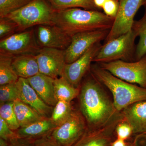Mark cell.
Returning a JSON list of instances; mask_svg holds the SVG:
<instances>
[{
    "instance_id": "2e32d148",
    "label": "cell",
    "mask_w": 146,
    "mask_h": 146,
    "mask_svg": "<svg viewBox=\"0 0 146 146\" xmlns=\"http://www.w3.org/2000/svg\"><path fill=\"white\" fill-rule=\"evenodd\" d=\"M123 120L132 127L133 134H146V100L131 105L122 112Z\"/></svg>"
},
{
    "instance_id": "1f68e13d",
    "label": "cell",
    "mask_w": 146,
    "mask_h": 146,
    "mask_svg": "<svg viewBox=\"0 0 146 146\" xmlns=\"http://www.w3.org/2000/svg\"><path fill=\"white\" fill-rule=\"evenodd\" d=\"M18 137L15 131L11 130L5 121L0 118V138L9 141Z\"/></svg>"
},
{
    "instance_id": "52a82bcc",
    "label": "cell",
    "mask_w": 146,
    "mask_h": 146,
    "mask_svg": "<svg viewBox=\"0 0 146 146\" xmlns=\"http://www.w3.org/2000/svg\"><path fill=\"white\" fill-rule=\"evenodd\" d=\"M99 64L116 77L146 88V55L135 62L118 60Z\"/></svg>"
},
{
    "instance_id": "83f0119b",
    "label": "cell",
    "mask_w": 146,
    "mask_h": 146,
    "mask_svg": "<svg viewBox=\"0 0 146 146\" xmlns=\"http://www.w3.org/2000/svg\"><path fill=\"white\" fill-rule=\"evenodd\" d=\"M18 99L16 82L0 85V104Z\"/></svg>"
},
{
    "instance_id": "3957f363",
    "label": "cell",
    "mask_w": 146,
    "mask_h": 146,
    "mask_svg": "<svg viewBox=\"0 0 146 146\" xmlns=\"http://www.w3.org/2000/svg\"><path fill=\"white\" fill-rule=\"evenodd\" d=\"M90 70L95 78L111 92L113 104L118 112L131 105L146 100V88L122 80L99 65H91Z\"/></svg>"
},
{
    "instance_id": "5bb4252c",
    "label": "cell",
    "mask_w": 146,
    "mask_h": 146,
    "mask_svg": "<svg viewBox=\"0 0 146 146\" xmlns=\"http://www.w3.org/2000/svg\"><path fill=\"white\" fill-rule=\"evenodd\" d=\"M122 119V115L119 114L104 126L95 129L87 127L85 133L72 146H110L114 131Z\"/></svg>"
},
{
    "instance_id": "44dd1931",
    "label": "cell",
    "mask_w": 146,
    "mask_h": 146,
    "mask_svg": "<svg viewBox=\"0 0 146 146\" xmlns=\"http://www.w3.org/2000/svg\"><path fill=\"white\" fill-rule=\"evenodd\" d=\"M54 90L55 97L57 101H65L72 102L78 96L80 89L76 88L63 76L54 79Z\"/></svg>"
},
{
    "instance_id": "5b68a950",
    "label": "cell",
    "mask_w": 146,
    "mask_h": 146,
    "mask_svg": "<svg viewBox=\"0 0 146 146\" xmlns=\"http://www.w3.org/2000/svg\"><path fill=\"white\" fill-rule=\"evenodd\" d=\"M137 36L136 31L132 29L125 34L105 43L93 62L101 63L118 60L128 61L134 56L135 58V42Z\"/></svg>"
},
{
    "instance_id": "9c48e42d",
    "label": "cell",
    "mask_w": 146,
    "mask_h": 146,
    "mask_svg": "<svg viewBox=\"0 0 146 146\" xmlns=\"http://www.w3.org/2000/svg\"><path fill=\"white\" fill-rule=\"evenodd\" d=\"M143 0H119V7L114 24L105 39V43L130 31L138 11L143 6Z\"/></svg>"
},
{
    "instance_id": "484cf974",
    "label": "cell",
    "mask_w": 146,
    "mask_h": 146,
    "mask_svg": "<svg viewBox=\"0 0 146 146\" xmlns=\"http://www.w3.org/2000/svg\"><path fill=\"white\" fill-rule=\"evenodd\" d=\"M0 118L11 130L15 131L21 127L14 111L13 102L0 104Z\"/></svg>"
},
{
    "instance_id": "74e56055",
    "label": "cell",
    "mask_w": 146,
    "mask_h": 146,
    "mask_svg": "<svg viewBox=\"0 0 146 146\" xmlns=\"http://www.w3.org/2000/svg\"><path fill=\"white\" fill-rule=\"evenodd\" d=\"M143 138V144L142 146H146V134L145 135H142L140 136Z\"/></svg>"
},
{
    "instance_id": "7c38bea8",
    "label": "cell",
    "mask_w": 146,
    "mask_h": 146,
    "mask_svg": "<svg viewBox=\"0 0 146 146\" xmlns=\"http://www.w3.org/2000/svg\"><path fill=\"white\" fill-rule=\"evenodd\" d=\"M102 46L100 43L96 44L75 61L66 63L61 76L74 87L79 88L82 79L90 70L94 57Z\"/></svg>"
},
{
    "instance_id": "4fadbf2b",
    "label": "cell",
    "mask_w": 146,
    "mask_h": 146,
    "mask_svg": "<svg viewBox=\"0 0 146 146\" xmlns=\"http://www.w3.org/2000/svg\"><path fill=\"white\" fill-rule=\"evenodd\" d=\"M39 46L65 50L70 44L72 37L54 25H40L35 31Z\"/></svg>"
},
{
    "instance_id": "4316f807",
    "label": "cell",
    "mask_w": 146,
    "mask_h": 146,
    "mask_svg": "<svg viewBox=\"0 0 146 146\" xmlns=\"http://www.w3.org/2000/svg\"><path fill=\"white\" fill-rule=\"evenodd\" d=\"M32 0H0V18L20 9Z\"/></svg>"
},
{
    "instance_id": "f546056e",
    "label": "cell",
    "mask_w": 146,
    "mask_h": 146,
    "mask_svg": "<svg viewBox=\"0 0 146 146\" xmlns=\"http://www.w3.org/2000/svg\"><path fill=\"white\" fill-rule=\"evenodd\" d=\"M117 138L125 140L133 134V129L131 126L123 119L117 125L115 128Z\"/></svg>"
},
{
    "instance_id": "f1b7e54d",
    "label": "cell",
    "mask_w": 146,
    "mask_h": 146,
    "mask_svg": "<svg viewBox=\"0 0 146 146\" xmlns=\"http://www.w3.org/2000/svg\"><path fill=\"white\" fill-rule=\"evenodd\" d=\"M18 31L17 24L6 17L0 18V38L1 39L10 36Z\"/></svg>"
},
{
    "instance_id": "7a4b0ae2",
    "label": "cell",
    "mask_w": 146,
    "mask_h": 146,
    "mask_svg": "<svg viewBox=\"0 0 146 146\" xmlns=\"http://www.w3.org/2000/svg\"><path fill=\"white\" fill-rule=\"evenodd\" d=\"M115 20L100 11L73 8L55 11L53 23L72 37L85 32L110 30Z\"/></svg>"
},
{
    "instance_id": "8d00e7d4",
    "label": "cell",
    "mask_w": 146,
    "mask_h": 146,
    "mask_svg": "<svg viewBox=\"0 0 146 146\" xmlns=\"http://www.w3.org/2000/svg\"><path fill=\"white\" fill-rule=\"evenodd\" d=\"M8 141L0 138V146H8Z\"/></svg>"
},
{
    "instance_id": "ac0fdd59",
    "label": "cell",
    "mask_w": 146,
    "mask_h": 146,
    "mask_svg": "<svg viewBox=\"0 0 146 146\" xmlns=\"http://www.w3.org/2000/svg\"><path fill=\"white\" fill-rule=\"evenodd\" d=\"M13 70L19 78H29L39 73L36 55L26 54L16 56L12 62Z\"/></svg>"
},
{
    "instance_id": "ffe728a7",
    "label": "cell",
    "mask_w": 146,
    "mask_h": 146,
    "mask_svg": "<svg viewBox=\"0 0 146 146\" xmlns=\"http://www.w3.org/2000/svg\"><path fill=\"white\" fill-rule=\"evenodd\" d=\"M13 108L21 127L27 126L44 119L36 110L19 99L13 102Z\"/></svg>"
},
{
    "instance_id": "e575fe53",
    "label": "cell",
    "mask_w": 146,
    "mask_h": 146,
    "mask_svg": "<svg viewBox=\"0 0 146 146\" xmlns=\"http://www.w3.org/2000/svg\"><path fill=\"white\" fill-rule=\"evenodd\" d=\"M110 146H132L125 142V140L117 138L115 141H112Z\"/></svg>"
},
{
    "instance_id": "6da1fadb",
    "label": "cell",
    "mask_w": 146,
    "mask_h": 146,
    "mask_svg": "<svg viewBox=\"0 0 146 146\" xmlns=\"http://www.w3.org/2000/svg\"><path fill=\"white\" fill-rule=\"evenodd\" d=\"M91 75L82 82L78 97L80 111L87 127L95 129L105 125L120 113L103 91L98 81Z\"/></svg>"
},
{
    "instance_id": "d590c367",
    "label": "cell",
    "mask_w": 146,
    "mask_h": 146,
    "mask_svg": "<svg viewBox=\"0 0 146 146\" xmlns=\"http://www.w3.org/2000/svg\"><path fill=\"white\" fill-rule=\"evenodd\" d=\"M106 1V0H94V3L96 6L100 10L102 9Z\"/></svg>"
},
{
    "instance_id": "e0dca14e",
    "label": "cell",
    "mask_w": 146,
    "mask_h": 146,
    "mask_svg": "<svg viewBox=\"0 0 146 146\" xmlns=\"http://www.w3.org/2000/svg\"><path fill=\"white\" fill-rule=\"evenodd\" d=\"M27 79L42 100L48 105L54 107L58 102L54 96V79L39 73Z\"/></svg>"
},
{
    "instance_id": "d6a6232c",
    "label": "cell",
    "mask_w": 146,
    "mask_h": 146,
    "mask_svg": "<svg viewBox=\"0 0 146 146\" xmlns=\"http://www.w3.org/2000/svg\"><path fill=\"white\" fill-rule=\"evenodd\" d=\"M8 141V146H35V140L33 139L18 137Z\"/></svg>"
},
{
    "instance_id": "603a6c76",
    "label": "cell",
    "mask_w": 146,
    "mask_h": 146,
    "mask_svg": "<svg viewBox=\"0 0 146 146\" xmlns=\"http://www.w3.org/2000/svg\"><path fill=\"white\" fill-rule=\"evenodd\" d=\"M55 10L80 8L86 10L100 11L94 0H48Z\"/></svg>"
},
{
    "instance_id": "ba28073f",
    "label": "cell",
    "mask_w": 146,
    "mask_h": 146,
    "mask_svg": "<svg viewBox=\"0 0 146 146\" xmlns=\"http://www.w3.org/2000/svg\"><path fill=\"white\" fill-rule=\"evenodd\" d=\"M40 49L33 29L14 33L0 41V52L13 56L26 54L36 55Z\"/></svg>"
},
{
    "instance_id": "836d02e7",
    "label": "cell",
    "mask_w": 146,
    "mask_h": 146,
    "mask_svg": "<svg viewBox=\"0 0 146 146\" xmlns=\"http://www.w3.org/2000/svg\"><path fill=\"white\" fill-rule=\"evenodd\" d=\"M35 146H56L46 137L35 140Z\"/></svg>"
},
{
    "instance_id": "277c9868",
    "label": "cell",
    "mask_w": 146,
    "mask_h": 146,
    "mask_svg": "<svg viewBox=\"0 0 146 146\" xmlns=\"http://www.w3.org/2000/svg\"><path fill=\"white\" fill-rule=\"evenodd\" d=\"M55 11L48 0H32L4 17L16 23L18 31L21 32L35 26L53 25Z\"/></svg>"
},
{
    "instance_id": "d4e9b609",
    "label": "cell",
    "mask_w": 146,
    "mask_h": 146,
    "mask_svg": "<svg viewBox=\"0 0 146 146\" xmlns=\"http://www.w3.org/2000/svg\"><path fill=\"white\" fill-rule=\"evenodd\" d=\"M132 29L136 31L139 37L135 53V58L137 60L146 55V21H135Z\"/></svg>"
},
{
    "instance_id": "cb8c5ba5",
    "label": "cell",
    "mask_w": 146,
    "mask_h": 146,
    "mask_svg": "<svg viewBox=\"0 0 146 146\" xmlns=\"http://www.w3.org/2000/svg\"><path fill=\"white\" fill-rule=\"evenodd\" d=\"M71 102L58 101L53 107L50 119L56 126L65 121L74 110Z\"/></svg>"
},
{
    "instance_id": "30bf717a",
    "label": "cell",
    "mask_w": 146,
    "mask_h": 146,
    "mask_svg": "<svg viewBox=\"0 0 146 146\" xmlns=\"http://www.w3.org/2000/svg\"><path fill=\"white\" fill-rule=\"evenodd\" d=\"M109 31V30L94 31L73 35L70 46L65 50L66 63H70L75 61L94 45L105 40Z\"/></svg>"
},
{
    "instance_id": "8992f818",
    "label": "cell",
    "mask_w": 146,
    "mask_h": 146,
    "mask_svg": "<svg viewBox=\"0 0 146 146\" xmlns=\"http://www.w3.org/2000/svg\"><path fill=\"white\" fill-rule=\"evenodd\" d=\"M86 121L80 111L74 110L65 121L57 126L46 137L56 146H72L87 129Z\"/></svg>"
},
{
    "instance_id": "7402d4cb",
    "label": "cell",
    "mask_w": 146,
    "mask_h": 146,
    "mask_svg": "<svg viewBox=\"0 0 146 146\" xmlns=\"http://www.w3.org/2000/svg\"><path fill=\"white\" fill-rule=\"evenodd\" d=\"M14 56L0 52V85L15 83L19 77L13 70L12 62Z\"/></svg>"
},
{
    "instance_id": "d6986e66",
    "label": "cell",
    "mask_w": 146,
    "mask_h": 146,
    "mask_svg": "<svg viewBox=\"0 0 146 146\" xmlns=\"http://www.w3.org/2000/svg\"><path fill=\"white\" fill-rule=\"evenodd\" d=\"M55 127L50 118H45L15 131L18 138L35 140L46 137Z\"/></svg>"
},
{
    "instance_id": "f35d334b",
    "label": "cell",
    "mask_w": 146,
    "mask_h": 146,
    "mask_svg": "<svg viewBox=\"0 0 146 146\" xmlns=\"http://www.w3.org/2000/svg\"><path fill=\"white\" fill-rule=\"evenodd\" d=\"M139 21H141V22H146V6H145V10L143 16L141 19L139 20Z\"/></svg>"
},
{
    "instance_id": "9a60e30c",
    "label": "cell",
    "mask_w": 146,
    "mask_h": 146,
    "mask_svg": "<svg viewBox=\"0 0 146 146\" xmlns=\"http://www.w3.org/2000/svg\"><path fill=\"white\" fill-rule=\"evenodd\" d=\"M18 99L36 110L44 117L50 118L53 107L42 100L27 79L19 78L16 82Z\"/></svg>"
},
{
    "instance_id": "4dcf8cb0",
    "label": "cell",
    "mask_w": 146,
    "mask_h": 146,
    "mask_svg": "<svg viewBox=\"0 0 146 146\" xmlns=\"http://www.w3.org/2000/svg\"><path fill=\"white\" fill-rule=\"evenodd\" d=\"M119 7V0H106L102 7L104 13L109 17L115 18Z\"/></svg>"
},
{
    "instance_id": "ab89813d",
    "label": "cell",
    "mask_w": 146,
    "mask_h": 146,
    "mask_svg": "<svg viewBox=\"0 0 146 146\" xmlns=\"http://www.w3.org/2000/svg\"><path fill=\"white\" fill-rule=\"evenodd\" d=\"M143 5L146 6V0H143Z\"/></svg>"
},
{
    "instance_id": "8fae6325",
    "label": "cell",
    "mask_w": 146,
    "mask_h": 146,
    "mask_svg": "<svg viewBox=\"0 0 146 146\" xmlns=\"http://www.w3.org/2000/svg\"><path fill=\"white\" fill-rule=\"evenodd\" d=\"M35 55L39 73L54 79L62 76L66 64L65 50L42 48Z\"/></svg>"
}]
</instances>
